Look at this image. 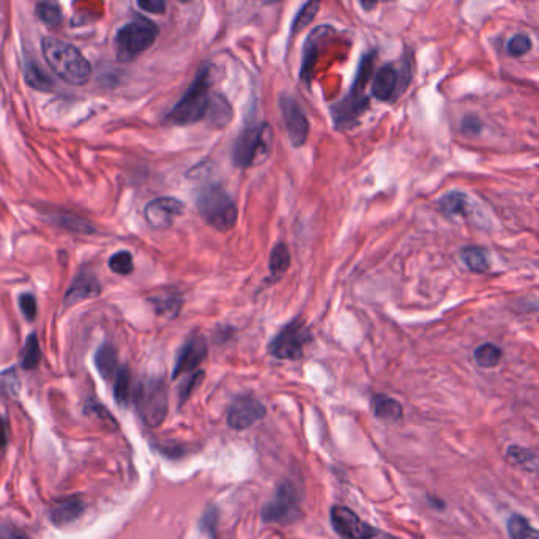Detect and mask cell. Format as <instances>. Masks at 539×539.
I'll list each match as a JSON object with an SVG mask.
<instances>
[{
	"label": "cell",
	"mask_w": 539,
	"mask_h": 539,
	"mask_svg": "<svg viewBox=\"0 0 539 539\" xmlns=\"http://www.w3.org/2000/svg\"><path fill=\"white\" fill-rule=\"evenodd\" d=\"M44 60L54 73L71 86H84L92 74L87 58L73 44L56 37H44L41 41Z\"/></svg>",
	"instance_id": "obj_1"
},
{
	"label": "cell",
	"mask_w": 539,
	"mask_h": 539,
	"mask_svg": "<svg viewBox=\"0 0 539 539\" xmlns=\"http://www.w3.org/2000/svg\"><path fill=\"white\" fill-rule=\"evenodd\" d=\"M210 82V67H205L194 79L191 87L186 90V93L181 96V100L167 114V120L174 125H191L205 119L212 100Z\"/></svg>",
	"instance_id": "obj_2"
},
{
	"label": "cell",
	"mask_w": 539,
	"mask_h": 539,
	"mask_svg": "<svg viewBox=\"0 0 539 539\" xmlns=\"http://www.w3.org/2000/svg\"><path fill=\"white\" fill-rule=\"evenodd\" d=\"M197 210L209 226L218 232H229L237 224L238 210L221 185H207L197 194Z\"/></svg>",
	"instance_id": "obj_3"
},
{
	"label": "cell",
	"mask_w": 539,
	"mask_h": 539,
	"mask_svg": "<svg viewBox=\"0 0 539 539\" xmlns=\"http://www.w3.org/2000/svg\"><path fill=\"white\" fill-rule=\"evenodd\" d=\"M273 144V131L267 123L246 128L233 144L232 160L238 167H251L261 164L270 157Z\"/></svg>",
	"instance_id": "obj_4"
},
{
	"label": "cell",
	"mask_w": 539,
	"mask_h": 539,
	"mask_svg": "<svg viewBox=\"0 0 539 539\" xmlns=\"http://www.w3.org/2000/svg\"><path fill=\"white\" fill-rule=\"evenodd\" d=\"M139 417L147 426L158 427L167 415V389L161 379H147L133 394Z\"/></svg>",
	"instance_id": "obj_5"
},
{
	"label": "cell",
	"mask_w": 539,
	"mask_h": 539,
	"mask_svg": "<svg viewBox=\"0 0 539 539\" xmlns=\"http://www.w3.org/2000/svg\"><path fill=\"white\" fill-rule=\"evenodd\" d=\"M158 27L147 19H136L123 25L115 35L117 56L120 60H131L157 41Z\"/></svg>",
	"instance_id": "obj_6"
},
{
	"label": "cell",
	"mask_w": 539,
	"mask_h": 539,
	"mask_svg": "<svg viewBox=\"0 0 539 539\" xmlns=\"http://www.w3.org/2000/svg\"><path fill=\"white\" fill-rule=\"evenodd\" d=\"M372 71V58H365L361 62V67L358 70V76H356L355 84L347 98H344L339 105L333 108V115L337 123V126H347L349 123L356 120L363 110L368 106V98L365 96V87L371 77Z\"/></svg>",
	"instance_id": "obj_7"
},
{
	"label": "cell",
	"mask_w": 539,
	"mask_h": 539,
	"mask_svg": "<svg viewBox=\"0 0 539 539\" xmlns=\"http://www.w3.org/2000/svg\"><path fill=\"white\" fill-rule=\"evenodd\" d=\"M309 331L304 322L297 319L279 331L270 342V353L278 360H300L308 344Z\"/></svg>",
	"instance_id": "obj_8"
},
{
	"label": "cell",
	"mask_w": 539,
	"mask_h": 539,
	"mask_svg": "<svg viewBox=\"0 0 539 539\" xmlns=\"http://www.w3.org/2000/svg\"><path fill=\"white\" fill-rule=\"evenodd\" d=\"M300 516V497L295 486L284 481L278 487L275 498L262 508V519L268 524H292Z\"/></svg>",
	"instance_id": "obj_9"
},
{
	"label": "cell",
	"mask_w": 539,
	"mask_h": 539,
	"mask_svg": "<svg viewBox=\"0 0 539 539\" xmlns=\"http://www.w3.org/2000/svg\"><path fill=\"white\" fill-rule=\"evenodd\" d=\"M331 525L342 539H374L379 531L346 506L331 508Z\"/></svg>",
	"instance_id": "obj_10"
},
{
	"label": "cell",
	"mask_w": 539,
	"mask_h": 539,
	"mask_svg": "<svg viewBox=\"0 0 539 539\" xmlns=\"http://www.w3.org/2000/svg\"><path fill=\"white\" fill-rule=\"evenodd\" d=\"M265 413H267V408L261 401L251 398V396H240L227 410V424L235 431L248 429L257 421H261Z\"/></svg>",
	"instance_id": "obj_11"
},
{
	"label": "cell",
	"mask_w": 539,
	"mask_h": 539,
	"mask_svg": "<svg viewBox=\"0 0 539 539\" xmlns=\"http://www.w3.org/2000/svg\"><path fill=\"white\" fill-rule=\"evenodd\" d=\"M185 212V205L178 199L174 197H158L150 200L144 209V216L147 223L153 229L164 230L174 224V221Z\"/></svg>",
	"instance_id": "obj_12"
},
{
	"label": "cell",
	"mask_w": 539,
	"mask_h": 539,
	"mask_svg": "<svg viewBox=\"0 0 539 539\" xmlns=\"http://www.w3.org/2000/svg\"><path fill=\"white\" fill-rule=\"evenodd\" d=\"M281 114L284 117L285 128H287L289 139L294 147H301L308 139L309 122L304 115L303 109L290 96L281 98Z\"/></svg>",
	"instance_id": "obj_13"
},
{
	"label": "cell",
	"mask_w": 539,
	"mask_h": 539,
	"mask_svg": "<svg viewBox=\"0 0 539 539\" xmlns=\"http://www.w3.org/2000/svg\"><path fill=\"white\" fill-rule=\"evenodd\" d=\"M209 353V347L202 336H193L181 347L177 363L174 368V379H178L180 375L191 374L202 365Z\"/></svg>",
	"instance_id": "obj_14"
},
{
	"label": "cell",
	"mask_w": 539,
	"mask_h": 539,
	"mask_svg": "<svg viewBox=\"0 0 539 539\" xmlns=\"http://www.w3.org/2000/svg\"><path fill=\"white\" fill-rule=\"evenodd\" d=\"M100 292H101V285H100L98 278L90 271H81L79 275L73 279L70 289L67 290V294H65L63 304L65 306H71V304L79 303L82 300H86V298L100 295Z\"/></svg>",
	"instance_id": "obj_15"
},
{
	"label": "cell",
	"mask_w": 539,
	"mask_h": 539,
	"mask_svg": "<svg viewBox=\"0 0 539 539\" xmlns=\"http://www.w3.org/2000/svg\"><path fill=\"white\" fill-rule=\"evenodd\" d=\"M86 511V503L81 495H70L63 497L51 506L49 516L51 521L57 527H63L71 522L77 521L82 516V512Z\"/></svg>",
	"instance_id": "obj_16"
},
{
	"label": "cell",
	"mask_w": 539,
	"mask_h": 539,
	"mask_svg": "<svg viewBox=\"0 0 539 539\" xmlns=\"http://www.w3.org/2000/svg\"><path fill=\"white\" fill-rule=\"evenodd\" d=\"M399 82V73L394 65L382 67L372 82V96L380 101H389L396 95Z\"/></svg>",
	"instance_id": "obj_17"
},
{
	"label": "cell",
	"mask_w": 539,
	"mask_h": 539,
	"mask_svg": "<svg viewBox=\"0 0 539 539\" xmlns=\"http://www.w3.org/2000/svg\"><path fill=\"white\" fill-rule=\"evenodd\" d=\"M440 210L445 216H467L470 212V200L464 193L453 191L440 199Z\"/></svg>",
	"instance_id": "obj_18"
},
{
	"label": "cell",
	"mask_w": 539,
	"mask_h": 539,
	"mask_svg": "<svg viewBox=\"0 0 539 539\" xmlns=\"http://www.w3.org/2000/svg\"><path fill=\"white\" fill-rule=\"evenodd\" d=\"M95 366L98 369V372L103 379L114 377L119 371V360H117V350L110 346V344H105L101 346L95 353Z\"/></svg>",
	"instance_id": "obj_19"
},
{
	"label": "cell",
	"mask_w": 539,
	"mask_h": 539,
	"mask_svg": "<svg viewBox=\"0 0 539 539\" xmlns=\"http://www.w3.org/2000/svg\"><path fill=\"white\" fill-rule=\"evenodd\" d=\"M157 314L161 316L162 319H175L180 314L181 306H183V300L178 294H164V295H155L150 298Z\"/></svg>",
	"instance_id": "obj_20"
},
{
	"label": "cell",
	"mask_w": 539,
	"mask_h": 539,
	"mask_svg": "<svg viewBox=\"0 0 539 539\" xmlns=\"http://www.w3.org/2000/svg\"><path fill=\"white\" fill-rule=\"evenodd\" d=\"M372 408L375 417L385 421H399L404 415L402 405L396 399L388 398V396L377 394L372 399Z\"/></svg>",
	"instance_id": "obj_21"
},
{
	"label": "cell",
	"mask_w": 539,
	"mask_h": 539,
	"mask_svg": "<svg viewBox=\"0 0 539 539\" xmlns=\"http://www.w3.org/2000/svg\"><path fill=\"white\" fill-rule=\"evenodd\" d=\"M511 539H539V530L530 524L522 514H512L506 524Z\"/></svg>",
	"instance_id": "obj_22"
},
{
	"label": "cell",
	"mask_w": 539,
	"mask_h": 539,
	"mask_svg": "<svg viewBox=\"0 0 539 539\" xmlns=\"http://www.w3.org/2000/svg\"><path fill=\"white\" fill-rule=\"evenodd\" d=\"M134 394V388H133V379H131V372H129L128 368H119V371L115 374V382H114V396L115 401L122 405H126L129 401L133 399Z\"/></svg>",
	"instance_id": "obj_23"
},
{
	"label": "cell",
	"mask_w": 539,
	"mask_h": 539,
	"mask_svg": "<svg viewBox=\"0 0 539 539\" xmlns=\"http://www.w3.org/2000/svg\"><path fill=\"white\" fill-rule=\"evenodd\" d=\"M207 117H209L213 125H216V126H226L227 123L230 122V119H232V108H230L229 103L226 101L224 96L212 95L209 112H207Z\"/></svg>",
	"instance_id": "obj_24"
},
{
	"label": "cell",
	"mask_w": 539,
	"mask_h": 539,
	"mask_svg": "<svg viewBox=\"0 0 539 539\" xmlns=\"http://www.w3.org/2000/svg\"><path fill=\"white\" fill-rule=\"evenodd\" d=\"M503 360V350L495 344L486 342L475 350V361L479 368L492 369L498 366Z\"/></svg>",
	"instance_id": "obj_25"
},
{
	"label": "cell",
	"mask_w": 539,
	"mask_h": 539,
	"mask_svg": "<svg viewBox=\"0 0 539 539\" xmlns=\"http://www.w3.org/2000/svg\"><path fill=\"white\" fill-rule=\"evenodd\" d=\"M270 275L273 279H279L290 267V252L284 243L275 245L270 254Z\"/></svg>",
	"instance_id": "obj_26"
},
{
	"label": "cell",
	"mask_w": 539,
	"mask_h": 539,
	"mask_svg": "<svg viewBox=\"0 0 539 539\" xmlns=\"http://www.w3.org/2000/svg\"><path fill=\"white\" fill-rule=\"evenodd\" d=\"M35 13L41 22L51 25V27H56L63 19L62 6L57 0H40L35 6Z\"/></svg>",
	"instance_id": "obj_27"
},
{
	"label": "cell",
	"mask_w": 539,
	"mask_h": 539,
	"mask_svg": "<svg viewBox=\"0 0 539 539\" xmlns=\"http://www.w3.org/2000/svg\"><path fill=\"white\" fill-rule=\"evenodd\" d=\"M24 79L32 89L41 90V92H48V90L53 89V81H51L48 74L34 62L25 63Z\"/></svg>",
	"instance_id": "obj_28"
},
{
	"label": "cell",
	"mask_w": 539,
	"mask_h": 539,
	"mask_svg": "<svg viewBox=\"0 0 539 539\" xmlns=\"http://www.w3.org/2000/svg\"><path fill=\"white\" fill-rule=\"evenodd\" d=\"M41 360V347L40 341H38L37 335H29L27 339L24 342L21 363L25 371H34V369L40 365Z\"/></svg>",
	"instance_id": "obj_29"
},
{
	"label": "cell",
	"mask_w": 539,
	"mask_h": 539,
	"mask_svg": "<svg viewBox=\"0 0 539 539\" xmlns=\"http://www.w3.org/2000/svg\"><path fill=\"white\" fill-rule=\"evenodd\" d=\"M462 261L473 273H486L491 265L487 252L476 246H469V248L462 249Z\"/></svg>",
	"instance_id": "obj_30"
},
{
	"label": "cell",
	"mask_w": 539,
	"mask_h": 539,
	"mask_svg": "<svg viewBox=\"0 0 539 539\" xmlns=\"http://www.w3.org/2000/svg\"><path fill=\"white\" fill-rule=\"evenodd\" d=\"M109 268L112 270L117 275H129L134 268V262H133V256L131 252L128 251H119L112 254V257L109 259Z\"/></svg>",
	"instance_id": "obj_31"
},
{
	"label": "cell",
	"mask_w": 539,
	"mask_h": 539,
	"mask_svg": "<svg viewBox=\"0 0 539 539\" xmlns=\"http://www.w3.org/2000/svg\"><path fill=\"white\" fill-rule=\"evenodd\" d=\"M319 6H320V0H309V2L300 10V13H298V16L294 21L292 32H294V34H298V32L306 27V25L316 18L317 11H319Z\"/></svg>",
	"instance_id": "obj_32"
},
{
	"label": "cell",
	"mask_w": 539,
	"mask_h": 539,
	"mask_svg": "<svg viewBox=\"0 0 539 539\" xmlns=\"http://www.w3.org/2000/svg\"><path fill=\"white\" fill-rule=\"evenodd\" d=\"M506 457H508V460H511L512 464L519 467H527V469L538 460L533 453L525 450L522 446H509L508 451H506Z\"/></svg>",
	"instance_id": "obj_33"
},
{
	"label": "cell",
	"mask_w": 539,
	"mask_h": 539,
	"mask_svg": "<svg viewBox=\"0 0 539 539\" xmlns=\"http://www.w3.org/2000/svg\"><path fill=\"white\" fill-rule=\"evenodd\" d=\"M204 377H205V374L202 371H194V372H191L190 377H188L183 383H181L180 391H178L180 405H183L185 402L190 399V396L199 388V385H200V383H202Z\"/></svg>",
	"instance_id": "obj_34"
},
{
	"label": "cell",
	"mask_w": 539,
	"mask_h": 539,
	"mask_svg": "<svg viewBox=\"0 0 539 539\" xmlns=\"http://www.w3.org/2000/svg\"><path fill=\"white\" fill-rule=\"evenodd\" d=\"M531 48H533L531 38L525 34H517L508 41V54L512 57H522L528 54Z\"/></svg>",
	"instance_id": "obj_35"
},
{
	"label": "cell",
	"mask_w": 539,
	"mask_h": 539,
	"mask_svg": "<svg viewBox=\"0 0 539 539\" xmlns=\"http://www.w3.org/2000/svg\"><path fill=\"white\" fill-rule=\"evenodd\" d=\"M216 527H218V509L215 508V506H212V508H209L204 512L202 521H200V528L213 536L216 531Z\"/></svg>",
	"instance_id": "obj_36"
},
{
	"label": "cell",
	"mask_w": 539,
	"mask_h": 539,
	"mask_svg": "<svg viewBox=\"0 0 539 539\" xmlns=\"http://www.w3.org/2000/svg\"><path fill=\"white\" fill-rule=\"evenodd\" d=\"M19 304H21V311L24 317L27 320H34L37 317V300L32 294H24L19 298Z\"/></svg>",
	"instance_id": "obj_37"
},
{
	"label": "cell",
	"mask_w": 539,
	"mask_h": 539,
	"mask_svg": "<svg viewBox=\"0 0 539 539\" xmlns=\"http://www.w3.org/2000/svg\"><path fill=\"white\" fill-rule=\"evenodd\" d=\"M141 10L153 15H162L166 11V0H136Z\"/></svg>",
	"instance_id": "obj_38"
},
{
	"label": "cell",
	"mask_w": 539,
	"mask_h": 539,
	"mask_svg": "<svg viewBox=\"0 0 539 539\" xmlns=\"http://www.w3.org/2000/svg\"><path fill=\"white\" fill-rule=\"evenodd\" d=\"M0 539H27L24 531L13 524L0 525Z\"/></svg>",
	"instance_id": "obj_39"
},
{
	"label": "cell",
	"mask_w": 539,
	"mask_h": 539,
	"mask_svg": "<svg viewBox=\"0 0 539 539\" xmlns=\"http://www.w3.org/2000/svg\"><path fill=\"white\" fill-rule=\"evenodd\" d=\"M462 131L465 134H470V136L478 134L479 131H481V120H479L478 117H475V115L465 117L464 122H462Z\"/></svg>",
	"instance_id": "obj_40"
},
{
	"label": "cell",
	"mask_w": 539,
	"mask_h": 539,
	"mask_svg": "<svg viewBox=\"0 0 539 539\" xmlns=\"http://www.w3.org/2000/svg\"><path fill=\"white\" fill-rule=\"evenodd\" d=\"M6 441H8V429H6L5 420L0 418V450L6 446Z\"/></svg>",
	"instance_id": "obj_41"
},
{
	"label": "cell",
	"mask_w": 539,
	"mask_h": 539,
	"mask_svg": "<svg viewBox=\"0 0 539 539\" xmlns=\"http://www.w3.org/2000/svg\"><path fill=\"white\" fill-rule=\"evenodd\" d=\"M360 5L363 6V8L371 11L372 8H375V5L379 4V0H358Z\"/></svg>",
	"instance_id": "obj_42"
},
{
	"label": "cell",
	"mask_w": 539,
	"mask_h": 539,
	"mask_svg": "<svg viewBox=\"0 0 539 539\" xmlns=\"http://www.w3.org/2000/svg\"><path fill=\"white\" fill-rule=\"evenodd\" d=\"M262 2H265V4H273V2H278V0H262Z\"/></svg>",
	"instance_id": "obj_43"
},
{
	"label": "cell",
	"mask_w": 539,
	"mask_h": 539,
	"mask_svg": "<svg viewBox=\"0 0 539 539\" xmlns=\"http://www.w3.org/2000/svg\"><path fill=\"white\" fill-rule=\"evenodd\" d=\"M178 2H190V0H178Z\"/></svg>",
	"instance_id": "obj_44"
}]
</instances>
